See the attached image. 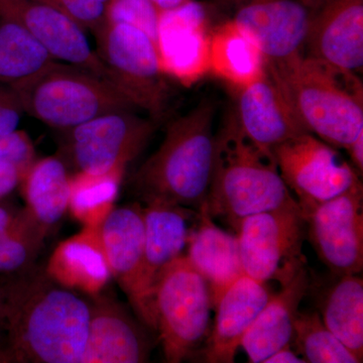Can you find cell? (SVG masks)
Instances as JSON below:
<instances>
[{
    "label": "cell",
    "instance_id": "5",
    "mask_svg": "<svg viewBox=\"0 0 363 363\" xmlns=\"http://www.w3.org/2000/svg\"><path fill=\"white\" fill-rule=\"evenodd\" d=\"M9 87L25 113L60 130L109 112L138 109L113 83L84 67L57 60Z\"/></svg>",
    "mask_w": 363,
    "mask_h": 363
},
{
    "label": "cell",
    "instance_id": "1",
    "mask_svg": "<svg viewBox=\"0 0 363 363\" xmlns=\"http://www.w3.org/2000/svg\"><path fill=\"white\" fill-rule=\"evenodd\" d=\"M6 276L0 363H81L89 303L33 264Z\"/></svg>",
    "mask_w": 363,
    "mask_h": 363
},
{
    "label": "cell",
    "instance_id": "39",
    "mask_svg": "<svg viewBox=\"0 0 363 363\" xmlns=\"http://www.w3.org/2000/svg\"><path fill=\"white\" fill-rule=\"evenodd\" d=\"M4 321H6V289L4 281L0 279V340L4 333Z\"/></svg>",
    "mask_w": 363,
    "mask_h": 363
},
{
    "label": "cell",
    "instance_id": "35",
    "mask_svg": "<svg viewBox=\"0 0 363 363\" xmlns=\"http://www.w3.org/2000/svg\"><path fill=\"white\" fill-rule=\"evenodd\" d=\"M26 171L28 169L21 168L13 162H0V200L21 185Z\"/></svg>",
    "mask_w": 363,
    "mask_h": 363
},
{
    "label": "cell",
    "instance_id": "10",
    "mask_svg": "<svg viewBox=\"0 0 363 363\" xmlns=\"http://www.w3.org/2000/svg\"><path fill=\"white\" fill-rule=\"evenodd\" d=\"M156 121L135 111L109 112L68 130L69 155L77 172L106 174L126 169L145 149Z\"/></svg>",
    "mask_w": 363,
    "mask_h": 363
},
{
    "label": "cell",
    "instance_id": "30",
    "mask_svg": "<svg viewBox=\"0 0 363 363\" xmlns=\"http://www.w3.org/2000/svg\"><path fill=\"white\" fill-rule=\"evenodd\" d=\"M45 235L26 209L16 212L13 222L0 231V274H14L32 266Z\"/></svg>",
    "mask_w": 363,
    "mask_h": 363
},
{
    "label": "cell",
    "instance_id": "13",
    "mask_svg": "<svg viewBox=\"0 0 363 363\" xmlns=\"http://www.w3.org/2000/svg\"><path fill=\"white\" fill-rule=\"evenodd\" d=\"M210 40L206 9L200 2L159 11L156 47L167 78L187 87L201 80L209 73Z\"/></svg>",
    "mask_w": 363,
    "mask_h": 363
},
{
    "label": "cell",
    "instance_id": "12",
    "mask_svg": "<svg viewBox=\"0 0 363 363\" xmlns=\"http://www.w3.org/2000/svg\"><path fill=\"white\" fill-rule=\"evenodd\" d=\"M307 238L333 274L363 269L362 183L305 212Z\"/></svg>",
    "mask_w": 363,
    "mask_h": 363
},
{
    "label": "cell",
    "instance_id": "31",
    "mask_svg": "<svg viewBox=\"0 0 363 363\" xmlns=\"http://www.w3.org/2000/svg\"><path fill=\"white\" fill-rule=\"evenodd\" d=\"M105 21L135 26L156 44L159 11L150 0H109Z\"/></svg>",
    "mask_w": 363,
    "mask_h": 363
},
{
    "label": "cell",
    "instance_id": "18",
    "mask_svg": "<svg viewBox=\"0 0 363 363\" xmlns=\"http://www.w3.org/2000/svg\"><path fill=\"white\" fill-rule=\"evenodd\" d=\"M305 55L357 74L363 66V0H328L306 40Z\"/></svg>",
    "mask_w": 363,
    "mask_h": 363
},
{
    "label": "cell",
    "instance_id": "25",
    "mask_svg": "<svg viewBox=\"0 0 363 363\" xmlns=\"http://www.w3.org/2000/svg\"><path fill=\"white\" fill-rule=\"evenodd\" d=\"M70 178L59 157L35 160L21 182L26 211L48 233L69 208Z\"/></svg>",
    "mask_w": 363,
    "mask_h": 363
},
{
    "label": "cell",
    "instance_id": "8",
    "mask_svg": "<svg viewBox=\"0 0 363 363\" xmlns=\"http://www.w3.org/2000/svg\"><path fill=\"white\" fill-rule=\"evenodd\" d=\"M93 35L112 83L136 108L147 111L154 121L161 119L169 91L152 38L135 26L107 21Z\"/></svg>",
    "mask_w": 363,
    "mask_h": 363
},
{
    "label": "cell",
    "instance_id": "14",
    "mask_svg": "<svg viewBox=\"0 0 363 363\" xmlns=\"http://www.w3.org/2000/svg\"><path fill=\"white\" fill-rule=\"evenodd\" d=\"M0 18L21 26L57 61L84 67L112 83L87 32L54 7L39 0H0Z\"/></svg>",
    "mask_w": 363,
    "mask_h": 363
},
{
    "label": "cell",
    "instance_id": "23",
    "mask_svg": "<svg viewBox=\"0 0 363 363\" xmlns=\"http://www.w3.org/2000/svg\"><path fill=\"white\" fill-rule=\"evenodd\" d=\"M99 227H83L80 233L62 241L52 252L45 272L59 285L91 297L99 295L107 285L111 274Z\"/></svg>",
    "mask_w": 363,
    "mask_h": 363
},
{
    "label": "cell",
    "instance_id": "7",
    "mask_svg": "<svg viewBox=\"0 0 363 363\" xmlns=\"http://www.w3.org/2000/svg\"><path fill=\"white\" fill-rule=\"evenodd\" d=\"M234 230L243 272L255 281L283 286L306 266L307 228L298 202L245 217Z\"/></svg>",
    "mask_w": 363,
    "mask_h": 363
},
{
    "label": "cell",
    "instance_id": "6",
    "mask_svg": "<svg viewBox=\"0 0 363 363\" xmlns=\"http://www.w3.org/2000/svg\"><path fill=\"white\" fill-rule=\"evenodd\" d=\"M152 297L164 359L182 362L210 333L213 305L207 283L183 255L160 272Z\"/></svg>",
    "mask_w": 363,
    "mask_h": 363
},
{
    "label": "cell",
    "instance_id": "38",
    "mask_svg": "<svg viewBox=\"0 0 363 363\" xmlns=\"http://www.w3.org/2000/svg\"><path fill=\"white\" fill-rule=\"evenodd\" d=\"M154 6L159 11H171V9H177V7L184 6L192 0H150Z\"/></svg>",
    "mask_w": 363,
    "mask_h": 363
},
{
    "label": "cell",
    "instance_id": "4",
    "mask_svg": "<svg viewBox=\"0 0 363 363\" xmlns=\"http://www.w3.org/2000/svg\"><path fill=\"white\" fill-rule=\"evenodd\" d=\"M296 202L274 155L255 145L231 113L216 135L213 174L206 199L209 214L235 229L245 217Z\"/></svg>",
    "mask_w": 363,
    "mask_h": 363
},
{
    "label": "cell",
    "instance_id": "20",
    "mask_svg": "<svg viewBox=\"0 0 363 363\" xmlns=\"http://www.w3.org/2000/svg\"><path fill=\"white\" fill-rule=\"evenodd\" d=\"M272 295L267 284L247 274L234 281L215 306L216 317L206 339L205 362H234L241 341Z\"/></svg>",
    "mask_w": 363,
    "mask_h": 363
},
{
    "label": "cell",
    "instance_id": "33",
    "mask_svg": "<svg viewBox=\"0 0 363 363\" xmlns=\"http://www.w3.org/2000/svg\"><path fill=\"white\" fill-rule=\"evenodd\" d=\"M9 162L28 169L35 161V150L30 135L23 130L0 136V162Z\"/></svg>",
    "mask_w": 363,
    "mask_h": 363
},
{
    "label": "cell",
    "instance_id": "11",
    "mask_svg": "<svg viewBox=\"0 0 363 363\" xmlns=\"http://www.w3.org/2000/svg\"><path fill=\"white\" fill-rule=\"evenodd\" d=\"M328 0H230L233 20L269 63L305 54L308 33Z\"/></svg>",
    "mask_w": 363,
    "mask_h": 363
},
{
    "label": "cell",
    "instance_id": "27",
    "mask_svg": "<svg viewBox=\"0 0 363 363\" xmlns=\"http://www.w3.org/2000/svg\"><path fill=\"white\" fill-rule=\"evenodd\" d=\"M125 169L106 174L77 172L70 178L69 209L84 226L99 227L114 208Z\"/></svg>",
    "mask_w": 363,
    "mask_h": 363
},
{
    "label": "cell",
    "instance_id": "2",
    "mask_svg": "<svg viewBox=\"0 0 363 363\" xmlns=\"http://www.w3.org/2000/svg\"><path fill=\"white\" fill-rule=\"evenodd\" d=\"M214 113L213 105L202 102L169 124L159 149L131 181L145 204L169 203L196 211L206 204L216 143Z\"/></svg>",
    "mask_w": 363,
    "mask_h": 363
},
{
    "label": "cell",
    "instance_id": "9",
    "mask_svg": "<svg viewBox=\"0 0 363 363\" xmlns=\"http://www.w3.org/2000/svg\"><path fill=\"white\" fill-rule=\"evenodd\" d=\"M272 155L303 213L362 182L357 169L336 147L312 133L286 140L272 150Z\"/></svg>",
    "mask_w": 363,
    "mask_h": 363
},
{
    "label": "cell",
    "instance_id": "24",
    "mask_svg": "<svg viewBox=\"0 0 363 363\" xmlns=\"http://www.w3.org/2000/svg\"><path fill=\"white\" fill-rule=\"evenodd\" d=\"M267 71V61L259 45L233 20L211 30L209 73L238 90Z\"/></svg>",
    "mask_w": 363,
    "mask_h": 363
},
{
    "label": "cell",
    "instance_id": "34",
    "mask_svg": "<svg viewBox=\"0 0 363 363\" xmlns=\"http://www.w3.org/2000/svg\"><path fill=\"white\" fill-rule=\"evenodd\" d=\"M23 113L25 111L16 93L13 88L4 85L0 92V136L18 130Z\"/></svg>",
    "mask_w": 363,
    "mask_h": 363
},
{
    "label": "cell",
    "instance_id": "28",
    "mask_svg": "<svg viewBox=\"0 0 363 363\" xmlns=\"http://www.w3.org/2000/svg\"><path fill=\"white\" fill-rule=\"evenodd\" d=\"M52 60L47 50L21 26L0 18V84H16Z\"/></svg>",
    "mask_w": 363,
    "mask_h": 363
},
{
    "label": "cell",
    "instance_id": "29",
    "mask_svg": "<svg viewBox=\"0 0 363 363\" xmlns=\"http://www.w3.org/2000/svg\"><path fill=\"white\" fill-rule=\"evenodd\" d=\"M292 342L296 352L310 363H359L362 360L344 345L317 312H298Z\"/></svg>",
    "mask_w": 363,
    "mask_h": 363
},
{
    "label": "cell",
    "instance_id": "16",
    "mask_svg": "<svg viewBox=\"0 0 363 363\" xmlns=\"http://www.w3.org/2000/svg\"><path fill=\"white\" fill-rule=\"evenodd\" d=\"M235 92L234 118L260 150L272 155L278 145L308 133L272 75L269 63L262 78Z\"/></svg>",
    "mask_w": 363,
    "mask_h": 363
},
{
    "label": "cell",
    "instance_id": "3",
    "mask_svg": "<svg viewBox=\"0 0 363 363\" xmlns=\"http://www.w3.org/2000/svg\"><path fill=\"white\" fill-rule=\"evenodd\" d=\"M269 67L308 133L345 150L362 135L363 87L357 74L305 54Z\"/></svg>",
    "mask_w": 363,
    "mask_h": 363
},
{
    "label": "cell",
    "instance_id": "40",
    "mask_svg": "<svg viewBox=\"0 0 363 363\" xmlns=\"http://www.w3.org/2000/svg\"><path fill=\"white\" fill-rule=\"evenodd\" d=\"M4 87V86H2ZM2 87H0V92H1Z\"/></svg>",
    "mask_w": 363,
    "mask_h": 363
},
{
    "label": "cell",
    "instance_id": "37",
    "mask_svg": "<svg viewBox=\"0 0 363 363\" xmlns=\"http://www.w3.org/2000/svg\"><path fill=\"white\" fill-rule=\"evenodd\" d=\"M350 155L351 164L360 176L363 173V133L357 136L350 147L346 149Z\"/></svg>",
    "mask_w": 363,
    "mask_h": 363
},
{
    "label": "cell",
    "instance_id": "32",
    "mask_svg": "<svg viewBox=\"0 0 363 363\" xmlns=\"http://www.w3.org/2000/svg\"><path fill=\"white\" fill-rule=\"evenodd\" d=\"M75 21L85 32L94 33L106 20L109 0H39Z\"/></svg>",
    "mask_w": 363,
    "mask_h": 363
},
{
    "label": "cell",
    "instance_id": "26",
    "mask_svg": "<svg viewBox=\"0 0 363 363\" xmlns=\"http://www.w3.org/2000/svg\"><path fill=\"white\" fill-rule=\"evenodd\" d=\"M335 281L320 298L325 326L360 359L363 358V279L358 274H334Z\"/></svg>",
    "mask_w": 363,
    "mask_h": 363
},
{
    "label": "cell",
    "instance_id": "17",
    "mask_svg": "<svg viewBox=\"0 0 363 363\" xmlns=\"http://www.w3.org/2000/svg\"><path fill=\"white\" fill-rule=\"evenodd\" d=\"M89 306V328L81 363L149 362L152 342L147 325L101 293L92 297Z\"/></svg>",
    "mask_w": 363,
    "mask_h": 363
},
{
    "label": "cell",
    "instance_id": "22",
    "mask_svg": "<svg viewBox=\"0 0 363 363\" xmlns=\"http://www.w3.org/2000/svg\"><path fill=\"white\" fill-rule=\"evenodd\" d=\"M310 286L311 279L304 267L272 294L241 341L250 362L264 363L272 353L292 343L298 307Z\"/></svg>",
    "mask_w": 363,
    "mask_h": 363
},
{
    "label": "cell",
    "instance_id": "36",
    "mask_svg": "<svg viewBox=\"0 0 363 363\" xmlns=\"http://www.w3.org/2000/svg\"><path fill=\"white\" fill-rule=\"evenodd\" d=\"M264 363H306V360L289 344L269 355Z\"/></svg>",
    "mask_w": 363,
    "mask_h": 363
},
{
    "label": "cell",
    "instance_id": "15",
    "mask_svg": "<svg viewBox=\"0 0 363 363\" xmlns=\"http://www.w3.org/2000/svg\"><path fill=\"white\" fill-rule=\"evenodd\" d=\"M99 233L111 277L125 294L138 319L157 331L156 320L140 286L145 247L143 208L138 204L113 208L100 225Z\"/></svg>",
    "mask_w": 363,
    "mask_h": 363
},
{
    "label": "cell",
    "instance_id": "19",
    "mask_svg": "<svg viewBox=\"0 0 363 363\" xmlns=\"http://www.w3.org/2000/svg\"><path fill=\"white\" fill-rule=\"evenodd\" d=\"M145 247L140 286L147 307L154 315V286L164 267L183 255L192 228L189 223L198 211L164 202L145 203L143 208ZM157 327V326H156Z\"/></svg>",
    "mask_w": 363,
    "mask_h": 363
},
{
    "label": "cell",
    "instance_id": "21",
    "mask_svg": "<svg viewBox=\"0 0 363 363\" xmlns=\"http://www.w3.org/2000/svg\"><path fill=\"white\" fill-rule=\"evenodd\" d=\"M187 247L186 257L206 281L214 309L227 289L245 274L238 238L214 223L205 204L198 210Z\"/></svg>",
    "mask_w": 363,
    "mask_h": 363
}]
</instances>
